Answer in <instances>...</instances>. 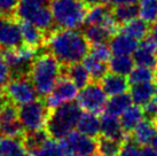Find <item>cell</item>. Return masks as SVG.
<instances>
[{
	"label": "cell",
	"instance_id": "6da1fadb",
	"mask_svg": "<svg viewBox=\"0 0 157 156\" xmlns=\"http://www.w3.org/2000/svg\"><path fill=\"white\" fill-rule=\"evenodd\" d=\"M45 45L62 65L82 62L90 52V43L77 29H55L47 35Z\"/></svg>",
	"mask_w": 157,
	"mask_h": 156
},
{
	"label": "cell",
	"instance_id": "7a4b0ae2",
	"mask_svg": "<svg viewBox=\"0 0 157 156\" xmlns=\"http://www.w3.org/2000/svg\"><path fill=\"white\" fill-rule=\"evenodd\" d=\"M62 64L52 53H43L35 57L29 77L39 96H47L62 76Z\"/></svg>",
	"mask_w": 157,
	"mask_h": 156
},
{
	"label": "cell",
	"instance_id": "3957f363",
	"mask_svg": "<svg viewBox=\"0 0 157 156\" xmlns=\"http://www.w3.org/2000/svg\"><path fill=\"white\" fill-rule=\"evenodd\" d=\"M83 109L77 102H68L56 108L51 109L45 129L49 137L61 140L77 127Z\"/></svg>",
	"mask_w": 157,
	"mask_h": 156
},
{
	"label": "cell",
	"instance_id": "277c9868",
	"mask_svg": "<svg viewBox=\"0 0 157 156\" xmlns=\"http://www.w3.org/2000/svg\"><path fill=\"white\" fill-rule=\"evenodd\" d=\"M88 4L85 0H51L54 23L62 29H78L85 23Z\"/></svg>",
	"mask_w": 157,
	"mask_h": 156
},
{
	"label": "cell",
	"instance_id": "5b68a950",
	"mask_svg": "<svg viewBox=\"0 0 157 156\" xmlns=\"http://www.w3.org/2000/svg\"><path fill=\"white\" fill-rule=\"evenodd\" d=\"M14 15L18 21L29 22L44 31H52L54 18L44 0H18Z\"/></svg>",
	"mask_w": 157,
	"mask_h": 156
},
{
	"label": "cell",
	"instance_id": "8992f818",
	"mask_svg": "<svg viewBox=\"0 0 157 156\" xmlns=\"http://www.w3.org/2000/svg\"><path fill=\"white\" fill-rule=\"evenodd\" d=\"M51 109L46 102L36 99L29 103L18 107V117L24 132L45 129Z\"/></svg>",
	"mask_w": 157,
	"mask_h": 156
},
{
	"label": "cell",
	"instance_id": "52a82bcc",
	"mask_svg": "<svg viewBox=\"0 0 157 156\" xmlns=\"http://www.w3.org/2000/svg\"><path fill=\"white\" fill-rule=\"evenodd\" d=\"M2 94L7 101L16 104L17 107L29 103L39 96L28 75L14 76L5 86Z\"/></svg>",
	"mask_w": 157,
	"mask_h": 156
},
{
	"label": "cell",
	"instance_id": "ba28073f",
	"mask_svg": "<svg viewBox=\"0 0 157 156\" xmlns=\"http://www.w3.org/2000/svg\"><path fill=\"white\" fill-rule=\"evenodd\" d=\"M60 146L64 156H93L96 155L98 141L93 137L80 133L79 131H72L62 138Z\"/></svg>",
	"mask_w": 157,
	"mask_h": 156
},
{
	"label": "cell",
	"instance_id": "9c48e42d",
	"mask_svg": "<svg viewBox=\"0 0 157 156\" xmlns=\"http://www.w3.org/2000/svg\"><path fill=\"white\" fill-rule=\"evenodd\" d=\"M77 103L83 109V111L100 114L105 111V104L108 102V96L101 84L90 82L87 85L82 87L77 96Z\"/></svg>",
	"mask_w": 157,
	"mask_h": 156
},
{
	"label": "cell",
	"instance_id": "30bf717a",
	"mask_svg": "<svg viewBox=\"0 0 157 156\" xmlns=\"http://www.w3.org/2000/svg\"><path fill=\"white\" fill-rule=\"evenodd\" d=\"M4 60L9 65L12 70V75L14 76H29L31 63L37 57V48L28 46L25 44H22L21 46L15 48H8L5 49Z\"/></svg>",
	"mask_w": 157,
	"mask_h": 156
},
{
	"label": "cell",
	"instance_id": "8fae6325",
	"mask_svg": "<svg viewBox=\"0 0 157 156\" xmlns=\"http://www.w3.org/2000/svg\"><path fill=\"white\" fill-rule=\"evenodd\" d=\"M78 92L79 87L67 76L62 75L54 88L46 96L45 102L49 109H54L61 104L72 102L74 100L77 99Z\"/></svg>",
	"mask_w": 157,
	"mask_h": 156
},
{
	"label": "cell",
	"instance_id": "7c38bea8",
	"mask_svg": "<svg viewBox=\"0 0 157 156\" xmlns=\"http://www.w3.org/2000/svg\"><path fill=\"white\" fill-rule=\"evenodd\" d=\"M23 44L20 21L14 14H0V47L15 48Z\"/></svg>",
	"mask_w": 157,
	"mask_h": 156
},
{
	"label": "cell",
	"instance_id": "4fadbf2b",
	"mask_svg": "<svg viewBox=\"0 0 157 156\" xmlns=\"http://www.w3.org/2000/svg\"><path fill=\"white\" fill-rule=\"evenodd\" d=\"M0 133L5 137H23L25 133L20 122L17 106L7 100L0 113Z\"/></svg>",
	"mask_w": 157,
	"mask_h": 156
},
{
	"label": "cell",
	"instance_id": "5bb4252c",
	"mask_svg": "<svg viewBox=\"0 0 157 156\" xmlns=\"http://www.w3.org/2000/svg\"><path fill=\"white\" fill-rule=\"evenodd\" d=\"M132 57L135 65H144L155 69L157 67V46L153 39L150 37L144 38L132 54Z\"/></svg>",
	"mask_w": 157,
	"mask_h": 156
},
{
	"label": "cell",
	"instance_id": "9a60e30c",
	"mask_svg": "<svg viewBox=\"0 0 157 156\" xmlns=\"http://www.w3.org/2000/svg\"><path fill=\"white\" fill-rule=\"evenodd\" d=\"M156 88L157 84L154 82L133 84L128 90V94L134 104H138L140 107H146L147 104L155 100Z\"/></svg>",
	"mask_w": 157,
	"mask_h": 156
},
{
	"label": "cell",
	"instance_id": "2e32d148",
	"mask_svg": "<svg viewBox=\"0 0 157 156\" xmlns=\"http://www.w3.org/2000/svg\"><path fill=\"white\" fill-rule=\"evenodd\" d=\"M126 131L124 130L122 125V122L119 117L110 115V114L105 113V115L101 117V130L100 135L102 137L110 139H115L123 142L126 140Z\"/></svg>",
	"mask_w": 157,
	"mask_h": 156
},
{
	"label": "cell",
	"instance_id": "e0dca14e",
	"mask_svg": "<svg viewBox=\"0 0 157 156\" xmlns=\"http://www.w3.org/2000/svg\"><path fill=\"white\" fill-rule=\"evenodd\" d=\"M100 84L108 96L127 93L130 90V85H131L126 76L115 74L111 71L105 75V77L101 79Z\"/></svg>",
	"mask_w": 157,
	"mask_h": 156
},
{
	"label": "cell",
	"instance_id": "ac0fdd59",
	"mask_svg": "<svg viewBox=\"0 0 157 156\" xmlns=\"http://www.w3.org/2000/svg\"><path fill=\"white\" fill-rule=\"evenodd\" d=\"M157 132V123L153 117H144L132 130V140L139 146L150 145L154 135Z\"/></svg>",
	"mask_w": 157,
	"mask_h": 156
},
{
	"label": "cell",
	"instance_id": "d6986e66",
	"mask_svg": "<svg viewBox=\"0 0 157 156\" xmlns=\"http://www.w3.org/2000/svg\"><path fill=\"white\" fill-rule=\"evenodd\" d=\"M113 55H132L139 46L138 40L125 32L115 33L110 39L109 44Z\"/></svg>",
	"mask_w": 157,
	"mask_h": 156
},
{
	"label": "cell",
	"instance_id": "ffe728a7",
	"mask_svg": "<svg viewBox=\"0 0 157 156\" xmlns=\"http://www.w3.org/2000/svg\"><path fill=\"white\" fill-rule=\"evenodd\" d=\"M20 28H21L23 44L33 48H38L45 45L47 35L44 30L24 21H20Z\"/></svg>",
	"mask_w": 157,
	"mask_h": 156
},
{
	"label": "cell",
	"instance_id": "44dd1931",
	"mask_svg": "<svg viewBox=\"0 0 157 156\" xmlns=\"http://www.w3.org/2000/svg\"><path fill=\"white\" fill-rule=\"evenodd\" d=\"M98 115L99 114L83 111L77 123V131L88 137H98L101 130V118Z\"/></svg>",
	"mask_w": 157,
	"mask_h": 156
},
{
	"label": "cell",
	"instance_id": "7402d4cb",
	"mask_svg": "<svg viewBox=\"0 0 157 156\" xmlns=\"http://www.w3.org/2000/svg\"><path fill=\"white\" fill-rule=\"evenodd\" d=\"M1 156H32L26 150L23 137H5L1 139Z\"/></svg>",
	"mask_w": 157,
	"mask_h": 156
},
{
	"label": "cell",
	"instance_id": "603a6c76",
	"mask_svg": "<svg viewBox=\"0 0 157 156\" xmlns=\"http://www.w3.org/2000/svg\"><path fill=\"white\" fill-rule=\"evenodd\" d=\"M144 117H146V113H144V107H140L138 104L132 103L122 114V116L119 117V119L122 122V125L124 127V130L128 133V132H132V130L144 119Z\"/></svg>",
	"mask_w": 157,
	"mask_h": 156
},
{
	"label": "cell",
	"instance_id": "cb8c5ba5",
	"mask_svg": "<svg viewBox=\"0 0 157 156\" xmlns=\"http://www.w3.org/2000/svg\"><path fill=\"white\" fill-rule=\"evenodd\" d=\"M64 76H67L69 79H71L79 88L87 85L92 79L91 75L87 71L86 67L82 62H76V63L66 65Z\"/></svg>",
	"mask_w": 157,
	"mask_h": 156
},
{
	"label": "cell",
	"instance_id": "d4e9b609",
	"mask_svg": "<svg viewBox=\"0 0 157 156\" xmlns=\"http://www.w3.org/2000/svg\"><path fill=\"white\" fill-rule=\"evenodd\" d=\"M113 15V12H110L107 8V5L95 4L88 7L85 23L87 25H103Z\"/></svg>",
	"mask_w": 157,
	"mask_h": 156
},
{
	"label": "cell",
	"instance_id": "484cf974",
	"mask_svg": "<svg viewBox=\"0 0 157 156\" xmlns=\"http://www.w3.org/2000/svg\"><path fill=\"white\" fill-rule=\"evenodd\" d=\"M133 103L131 100V96L127 93H123V94H118V96H109L108 102L105 104V113L113 115V116L121 117L122 114L126 110L131 104Z\"/></svg>",
	"mask_w": 157,
	"mask_h": 156
},
{
	"label": "cell",
	"instance_id": "4316f807",
	"mask_svg": "<svg viewBox=\"0 0 157 156\" xmlns=\"http://www.w3.org/2000/svg\"><path fill=\"white\" fill-rule=\"evenodd\" d=\"M134 60L131 55H113L108 62V67L111 72L128 76L134 68Z\"/></svg>",
	"mask_w": 157,
	"mask_h": 156
},
{
	"label": "cell",
	"instance_id": "83f0119b",
	"mask_svg": "<svg viewBox=\"0 0 157 156\" xmlns=\"http://www.w3.org/2000/svg\"><path fill=\"white\" fill-rule=\"evenodd\" d=\"M122 31L139 41V40H144V38H147V36L149 33V25L148 23L144 21L141 18H135L131 21L124 23Z\"/></svg>",
	"mask_w": 157,
	"mask_h": 156
},
{
	"label": "cell",
	"instance_id": "f1b7e54d",
	"mask_svg": "<svg viewBox=\"0 0 157 156\" xmlns=\"http://www.w3.org/2000/svg\"><path fill=\"white\" fill-rule=\"evenodd\" d=\"M83 63L86 67L90 75H91V78L94 80H101L105 77V75L108 72V69H109L107 62L98 60L94 57H92L91 54H87L85 57V59L83 60Z\"/></svg>",
	"mask_w": 157,
	"mask_h": 156
},
{
	"label": "cell",
	"instance_id": "f546056e",
	"mask_svg": "<svg viewBox=\"0 0 157 156\" xmlns=\"http://www.w3.org/2000/svg\"><path fill=\"white\" fill-rule=\"evenodd\" d=\"M127 78H128V82L131 85L154 82L157 78V72H155L154 68L144 67V65H135L131 71V74L127 76Z\"/></svg>",
	"mask_w": 157,
	"mask_h": 156
},
{
	"label": "cell",
	"instance_id": "4dcf8cb0",
	"mask_svg": "<svg viewBox=\"0 0 157 156\" xmlns=\"http://www.w3.org/2000/svg\"><path fill=\"white\" fill-rule=\"evenodd\" d=\"M113 15L118 23H126L139 15V9L135 4H122L116 5L113 9Z\"/></svg>",
	"mask_w": 157,
	"mask_h": 156
},
{
	"label": "cell",
	"instance_id": "1f68e13d",
	"mask_svg": "<svg viewBox=\"0 0 157 156\" xmlns=\"http://www.w3.org/2000/svg\"><path fill=\"white\" fill-rule=\"evenodd\" d=\"M121 141L101 135V139L98 141L96 154L98 156H117L121 150Z\"/></svg>",
	"mask_w": 157,
	"mask_h": 156
},
{
	"label": "cell",
	"instance_id": "d6a6232c",
	"mask_svg": "<svg viewBox=\"0 0 157 156\" xmlns=\"http://www.w3.org/2000/svg\"><path fill=\"white\" fill-rule=\"evenodd\" d=\"M84 35L91 45L98 43H105L110 37H113L109 31L102 25H87V28L84 31Z\"/></svg>",
	"mask_w": 157,
	"mask_h": 156
},
{
	"label": "cell",
	"instance_id": "836d02e7",
	"mask_svg": "<svg viewBox=\"0 0 157 156\" xmlns=\"http://www.w3.org/2000/svg\"><path fill=\"white\" fill-rule=\"evenodd\" d=\"M139 16L147 23H153L157 18V0H140Z\"/></svg>",
	"mask_w": 157,
	"mask_h": 156
},
{
	"label": "cell",
	"instance_id": "e575fe53",
	"mask_svg": "<svg viewBox=\"0 0 157 156\" xmlns=\"http://www.w3.org/2000/svg\"><path fill=\"white\" fill-rule=\"evenodd\" d=\"M32 156H64L60 146V141L49 138L36 150Z\"/></svg>",
	"mask_w": 157,
	"mask_h": 156
},
{
	"label": "cell",
	"instance_id": "d590c367",
	"mask_svg": "<svg viewBox=\"0 0 157 156\" xmlns=\"http://www.w3.org/2000/svg\"><path fill=\"white\" fill-rule=\"evenodd\" d=\"M88 54H91L92 57H94L95 59L103 61V62H107V63L109 62V60L113 57L111 48H110L109 45H107L105 43L92 44Z\"/></svg>",
	"mask_w": 157,
	"mask_h": 156
},
{
	"label": "cell",
	"instance_id": "8d00e7d4",
	"mask_svg": "<svg viewBox=\"0 0 157 156\" xmlns=\"http://www.w3.org/2000/svg\"><path fill=\"white\" fill-rule=\"evenodd\" d=\"M140 146L133 140H124L117 156H140Z\"/></svg>",
	"mask_w": 157,
	"mask_h": 156
},
{
	"label": "cell",
	"instance_id": "74e56055",
	"mask_svg": "<svg viewBox=\"0 0 157 156\" xmlns=\"http://www.w3.org/2000/svg\"><path fill=\"white\" fill-rule=\"evenodd\" d=\"M10 77H12V70L2 57L0 59V92L4 91L5 86L10 80Z\"/></svg>",
	"mask_w": 157,
	"mask_h": 156
},
{
	"label": "cell",
	"instance_id": "f35d334b",
	"mask_svg": "<svg viewBox=\"0 0 157 156\" xmlns=\"http://www.w3.org/2000/svg\"><path fill=\"white\" fill-rule=\"evenodd\" d=\"M18 0H0V14H14Z\"/></svg>",
	"mask_w": 157,
	"mask_h": 156
},
{
	"label": "cell",
	"instance_id": "ab89813d",
	"mask_svg": "<svg viewBox=\"0 0 157 156\" xmlns=\"http://www.w3.org/2000/svg\"><path fill=\"white\" fill-rule=\"evenodd\" d=\"M140 156H157V150H155L150 145L141 146V149H140Z\"/></svg>",
	"mask_w": 157,
	"mask_h": 156
},
{
	"label": "cell",
	"instance_id": "60d3db41",
	"mask_svg": "<svg viewBox=\"0 0 157 156\" xmlns=\"http://www.w3.org/2000/svg\"><path fill=\"white\" fill-rule=\"evenodd\" d=\"M140 0H113V4L122 5V4H136Z\"/></svg>",
	"mask_w": 157,
	"mask_h": 156
},
{
	"label": "cell",
	"instance_id": "b9f144b4",
	"mask_svg": "<svg viewBox=\"0 0 157 156\" xmlns=\"http://www.w3.org/2000/svg\"><path fill=\"white\" fill-rule=\"evenodd\" d=\"M149 37L153 39V41L155 43V45L157 46V24H156V26H154V29L151 30V32H150V36H149Z\"/></svg>",
	"mask_w": 157,
	"mask_h": 156
},
{
	"label": "cell",
	"instance_id": "7bdbcfd3",
	"mask_svg": "<svg viewBox=\"0 0 157 156\" xmlns=\"http://www.w3.org/2000/svg\"><path fill=\"white\" fill-rule=\"evenodd\" d=\"M150 146H151L155 150H157V132H156V135H154L153 140H151V142H150Z\"/></svg>",
	"mask_w": 157,
	"mask_h": 156
},
{
	"label": "cell",
	"instance_id": "ee69618b",
	"mask_svg": "<svg viewBox=\"0 0 157 156\" xmlns=\"http://www.w3.org/2000/svg\"><path fill=\"white\" fill-rule=\"evenodd\" d=\"M5 102H6V99H5L2 92H0V113H1V109H2V106L5 104Z\"/></svg>",
	"mask_w": 157,
	"mask_h": 156
},
{
	"label": "cell",
	"instance_id": "f6af8a7d",
	"mask_svg": "<svg viewBox=\"0 0 157 156\" xmlns=\"http://www.w3.org/2000/svg\"><path fill=\"white\" fill-rule=\"evenodd\" d=\"M99 2L103 5H110L113 4V0H99Z\"/></svg>",
	"mask_w": 157,
	"mask_h": 156
},
{
	"label": "cell",
	"instance_id": "bcb514c9",
	"mask_svg": "<svg viewBox=\"0 0 157 156\" xmlns=\"http://www.w3.org/2000/svg\"><path fill=\"white\" fill-rule=\"evenodd\" d=\"M156 101V109H155V113H154V116H153V118L156 121V123H157V100H155Z\"/></svg>",
	"mask_w": 157,
	"mask_h": 156
},
{
	"label": "cell",
	"instance_id": "7dc6e473",
	"mask_svg": "<svg viewBox=\"0 0 157 156\" xmlns=\"http://www.w3.org/2000/svg\"><path fill=\"white\" fill-rule=\"evenodd\" d=\"M2 57H4V54H2V52L0 51V59H2Z\"/></svg>",
	"mask_w": 157,
	"mask_h": 156
},
{
	"label": "cell",
	"instance_id": "c3c4849f",
	"mask_svg": "<svg viewBox=\"0 0 157 156\" xmlns=\"http://www.w3.org/2000/svg\"><path fill=\"white\" fill-rule=\"evenodd\" d=\"M0 156H1V139H0Z\"/></svg>",
	"mask_w": 157,
	"mask_h": 156
},
{
	"label": "cell",
	"instance_id": "681fc988",
	"mask_svg": "<svg viewBox=\"0 0 157 156\" xmlns=\"http://www.w3.org/2000/svg\"><path fill=\"white\" fill-rule=\"evenodd\" d=\"M156 23H157V18H156Z\"/></svg>",
	"mask_w": 157,
	"mask_h": 156
}]
</instances>
